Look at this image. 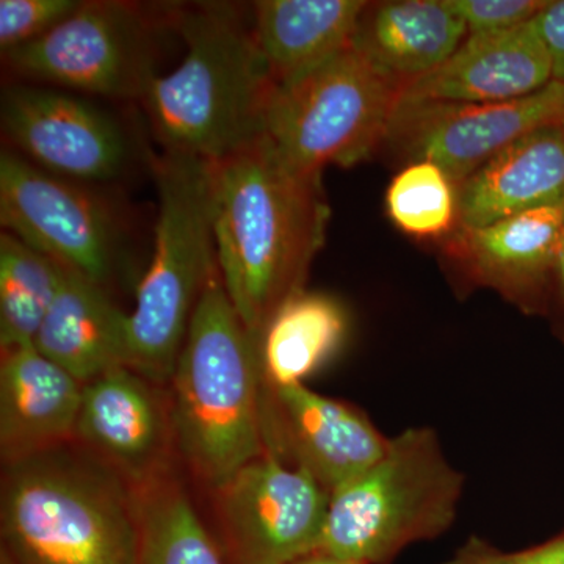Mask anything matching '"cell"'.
Returning <instances> with one entry per match:
<instances>
[{"label": "cell", "instance_id": "6da1fadb", "mask_svg": "<svg viewBox=\"0 0 564 564\" xmlns=\"http://www.w3.org/2000/svg\"><path fill=\"white\" fill-rule=\"evenodd\" d=\"M218 269L234 310L261 343L270 318L304 289L325 242L322 174L291 165L263 133L207 161Z\"/></svg>", "mask_w": 564, "mask_h": 564}, {"label": "cell", "instance_id": "7a4b0ae2", "mask_svg": "<svg viewBox=\"0 0 564 564\" xmlns=\"http://www.w3.org/2000/svg\"><path fill=\"white\" fill-rule=\"evenodd\" d=\"M173 28L187 54L141 99L162 150L215 161L262 137L276 82L256 40L251 9L245 17L236 3L174 7Z\"/></svg>", "mask_w": 564, "mask_h": 564}, {"label": "cell", "instance_id": "3957f363", "mask_svg": "<svg viewBox=\"0 0 564 564\" xmlns=\"http://www.w3.org/2000/svg\"><path fill=\"white\" fill-rule=\"evenodd\" d=\"M2 556L11 564H139L137 489L79 444L6 463Z\"/></svg>", "mask_w": 564, "mask_h": 564}, {"label": "cell", "instance_id": "277c9868", "mask_svg": "<svg viewBox=\"0 0 564 564\" xmlns=\"http://www.w3.org/2000/svg\"><path fill=\"white\" fill-rule=\"evenodd\" d=\"M174 444L215 492L267 452V388L259 340L212 274L172 380Z\"/></svg>", "mask_w": 564, "mask_h": 564}, {"label": "cell", "instance_id": "5b68a950", "mask_svg": "<svg viewBox=\"0 0 564 564\" xmlns=\"http://www.w3.org/2000/svg\"><path fill=\"white\" fill-rule=\"evenodd\" d=\"M152 172L158 188L154 252L129 314V367L165 386L218 261L206 159L162 151Z\"/></svg>", "mask_w": 564, "mask_h": 564}, {"label": "cell", "instance_id": "8992f818", "mask_svg": "<svg viewBox=\"0 0 564 564\" xmlns=\"http://www.w3.org/2000/svg\"><path fill=\"white\" fill-rule=\"evenodd\" d=\"M464 478L432 429L389 437L372 467L329 496L317 554L350 564H391L408 545L454 524Z\"/></svg>", "mask_w": 564, "mask_h": 564}, {"label": "cell", "instance_id": "52a82bcc", "mask_svg": "<svg viewBox=\"0 0 564 564\" xmlns=\"http://www.w3.org/2000/svg\"><path fill=\"white\" fill-rule=\"evenodd\" d=\"M402 91L350 46L299 79L276 85L265 135L304 173L348 169L381 150Z\"/></svg>", "mask_w": 564, "mask_h": 564}, {"label": "cell", "instance_id": "ba28073f", "mask_svg": "<svg viewBox=\"0 0 564 564\" xmlns=\"http://www.w3.org/2000/svg\"><path fill=\"white\" fill-rule=\"evenodd\" d=\"M174 7L82 0L57 28L3 55L24 79L111 99H143L158 77L161 33ZM174 29V28H173Z\"/></svg>", "mask_w": 564, "mask_h": 564}, {"label": "cell", "instance_id": "9c48e42d", "mask_svg": "<svg viewBox=\"0 0 564 564\" xmlns=\"http://www.w3.org/2000/svg\"><path fill=\"white\" fill-rule=\"evenodd\" d=\"M3 232L107 289L120 258L113 212L74 181L44 172L13 150L0 154Z\"/></svg>", "mask_w": 564, "mask_h": 564}, {"label": "cell", "instance_id": "30bf717a", "mask_svg": "<svg viewBox=\"0 0 564 564\" xmlns=\"http://www.w3.org/2000/svg\"><path fill=\"white\" fill-rule=\"evenodd\" d=\"M217 538L228 564H293L317 554L329 494L265 452L218 489Z\"/></svg>", "mask_w": 564, "mask_h": 564}, {"label": "cell", "instance_id": "8fae6325", "mask_svg": "<svg viewBox=\"0 0 564 564\" xmlns=\"http://www.w3.org/2000/svg\"><path fill=\"white\" fill-rule=\"evenodd\" d=\"M564 122V85L505 102L402 101L393 110L381 150L410 165L430 162L455 185L533 129Z\"/></svg>", "mask_w": 564, "mask_h": 564}, {"label": "cell", "instance_id": "7c38bea8", "mask_svg": "<svg viewBox=\"0 0 564 564\" xmlns=\"http://www.w3.org/2000/svg\"><path fill=\"white\" fill-rule=\"evenodd\" d=\"M0 122L14 152L63 180L110 181L128 165L129 141L118 121L69 91L13 85L3 91Z\"/></svg>", "mask_w": 564, "mask_h": 564}, {"label": "cell", "instance_id": "4fadbf2b", "mask_svg": "<svg viewBox=\"0 0 564 564\" xmlns=\"http://www.w3.org/2000/svg\"><path fill=\"white\" fill-rule=\"evenodd\" d=\"M388 444L350 403L304 384L267 389V452L307 470L329 494L372 467Z\"/></svg>", "mask_w": 564, "mask_h": 564}, {"label": "cell", "instance_id": "5bb4252c", "mask_svg": "<svg viewBox=\"0 0 564 564\" xmlns=\"http://www.w3.org/2000/svg\"><path fill=\"white\" fill-rule=\"evenodd\" d=\"M161 386L131 367L84 384L73 441L139 489L165 473L174 443L172 413Z\"/></svg>", "mask_w": 564, "mask_h": 564}, {"label": "cell", "instance_id": "9a60e30c", "mask_svg": "<svg viewBox=\"0 0 564 564\" xmlns=\"http://www.w3.org/2000/svg\"><path fill=\"white\" fill-rule=\"evenodd\" d=\"M564 203L522 212L481 228H456L444 256L466 280L540 313L554 293Z\"/></svg>", "mask_w": 564, "mask_h": 564}, {"label": "cell", "instance_id": "2e32d148", "mask_svg": "<svg viewBox=\"0 0 564 564\" xmlns=\"http://www.w3.org/2000/svg\"><path fill=\"white\" fill-rule=\"evenodd\" d=\"M552 61L534 20L499 32L467 33L432 73L403 88L402 101L505 102L543 90Z\"/></svg>", "mask_w": 564, "mask_h": 564}, {"label": "cell", "instance_id": "e0dca14e", "mask_svg": "<svg viewBox=\"0 0 564 564\" xmlns=\"http://www.w3.org/2000/svg\"><path fill=\"white\" fill-rule=\"evenodd\" d=\"M458 228L564 203V122L541 126L456 185Z\"/></svg>", "mask_w": 564, "mask_h": 564}, {"label": "cell", "instance_id": "ac0fdd59", "mask_svg": "<svg viewBox=\"0 0 564 564\" xmlns=\"http://www.w3.org/2000/svg\"><path fill=\"white\" fill-rule=\"evenodd\" d=\"M80 384L35 345L2 351L0 451L3 463L73 441Z\"/></svg>", "mask_w": 564, "mask_h": 564}, {"label": "cell", "instance_id": "d6986e66", "mask_svg": "<svg viewBox=\"0 0 564 564\" xmlns=\"http://www.w3.org/2000/svg\"><path fill=\"white\" fill-rule=\"evenodd\" d=\"M467 33L447 0L367 2L351 47L404 88L443 65Z\"/></svg>", "mask_w": 564, "mask_h": 564}, {"label": "cell", "instance_id": "ffe728a7", "mask_svg": "<svg viewBox=\"0 0 564 564\" xmlns=\"http://www.w3.org/2000/svg\"><path fill=\"white\" fill-rule=\"evenodd\" d=\"M80 384L129 367V314L107 289L65 269L61 291L33 343Z\"/></svg>", "mask_w": 564, "mask_h": 564}, {"label": "cell", "instance_id": "44dd1931", "mask_svg": "<svg viewBox=\"0 0 564 564\" xmlns=\"http://www.w3.org/2000/svg\"><path fill=\"white\" fill-rule=\"evenodd\" d=\"M362 0H259L256 40L276 85L299 79L351 46Z\"/></svg>", "mask_w": 564, "mask_h": 564}, {"label": "cell", "instance_id": "7402d4cb", "mask_svg": "<svg viewBox=\"0 0 564 564\" xmlns=\"http://www.w3.org/2000/svg\"><path fill=\"white\" fill-rule=\"evenodd\" d=\"M347 328L336 299L306 289L295 293L270 318L259 343L265 388L304 384L339 350Z\"/></svg>", "mask_w": 564, "mask_h": 564}, {"label": "cell", "instance_id": "603a6c76", "mask_svg": "<svg viewBox=\"0 0 564 564\" xmlns=\"http://www.w3.org/2000/svg\"><path fill=\"white\" fill-rule=\"evenodd\" d=\"M139 564H228L191 497L166 475L137 489Z\"/></svg>", "mask_w": 564, "mask_h": 564}, {"label": "cell", "instance_id": "cb8c5ba5", "mask_svg": "<svg viewBox=\"0 0 564 564\" xmlns=\"http://www.w3.org/2000/svg\"><path fill=\"white\" fill-rule=\"evenodd\" d=\"M65 267L9 232L0 234V347L35 343L61 291Z\"/></svg>", "mask_w": 564, "mask_h": 564}, {"label": "cell", "instance_id": "d4e9b609", "mask_svg": "<svg viewBox=\"0 0 564 564\" xmlns=\"http://www.w3.org/2000/svg\"><path fill=\"white\" fill-rule=\"evenodd\" d=\"M386 212L415 239H447L458 228L455 182L430 162L404 165L386 192Z\"/></svg>", "mask_w": 564, "mask_h": 564}, {"label": "cell", "instance_id": "484cf974", "mask_svg": "<svg viewBox=\"0 0 564 564\" xmlns=\"http://www.w3.org/2000/svg\"><path fill=\"white\" fill-rule=\"evenodd\" d=\"M79 6L80 0H0V51L41 39Z\"/></svg>", "mask_w": 564, "mask_h": 564}, {"label": "cell", "instance_id": "4316f807", "mask_svg": "<svg viewBox=\"0 0 564 564\" xmlns=\"http://www.w3.org/2000/svg\"><path fill=\"white\" fill-rule=\"evenodd\" d=\"M549 0H447L469 33L499 32L527 24Z\"/></svg>", "mask_w": 564, "mask_h": 564}, {"label": "cell", "instance_id": "83f0119b", "mask_svg": "<svg viewBox=\"0 0 564 564\" xmlns=\"http://www.w3.org/2000/svg\"><path fill=\"white\" fill-rule=\"evenodd\" d=\"M534 24L551 55L554 80L564 85V0H549Z\"/></svg>", "mask_w": 564, "mask_h": 564}, {"label": "cell", "instance_id": "f1b7e54d", "mask_svg": "<svg viewBox=\"0 0 564 564\" xmlns=\"http://www.w3.org/2000/svg\"><path fill=\"white\" fill-rule=\"evenodd\" d=\"M441 564H522L518 552H503L496 545L470 536L451 560Z\"/></svg>", "mask_w": 564, "mask_h": 564}, {"label": "cell", "instance_id": "f546056e", "mask_svg": "<svg viewBox=\"0 0 564 564\" xmlns=\"http://www.w3.org/2000/svg\"><path fill=\"white\" fill-rule=\"evenodd\" d=\"M522 564H564V532L543 544L518 552Z\"/></svg>", "mask_w": 564, "mask_h": 564}, {"label": "cell", "instance_id": "4dcf8cb0", "mask_svg": "<svg viewBox=\"0 0 564 564\" xmlns=\"http://www.w3.org/2000/svg\"><path fill=\"white\" fill-rule=\"evenodd\" d=\"M554 293L558 300L560 310L564 318V228L562 242H560L558 259H556Z\"/></svg>", "mask_w": 564, "mask_h": 564}, {"label": "cell", "instance_id": "1f68e13d", "mask_svg": "<svg viewBox=\"0 0 564 564\" xmlns=\"http://www.w3.org/2000/svg\"><path fill=\"white\" fill-rule=\"evenodd\" d=\"M293 564H350V563L337 562V560L326 558V556H322V555H313V556H310V558H304V560H302V562H296Z\"/></svg>", "mask_w": 564, "mask_h": 564}]
</instances>
